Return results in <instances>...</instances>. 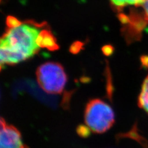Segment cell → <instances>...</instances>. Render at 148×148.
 <instances>
[{
  "instance_id": "obj_1",
  "label": "cell",
  "mask_w": 148,
  "mask_h": 148,
  "mask_svg": "<svg viewBox=\"0 0 148 148\" xmlns=\"http://www.w3.org/2000/svg\"><path fill=\"white\" fill-rule=\"evenodd\" d=\"M42 26L29 21L8 28L1 40V66L16 64L34 56L40 49L36 40Z\"/></svg>"
},
{
  "instance_id": "obj_2",
  "label": "cell",
  "mask_w": 148,
  "mask_h": 148,
  "mask_svg": "<svg viewBox=\"0 0 148 148\" xmlns=\"http://www.w3.org/2000/svg\"><path fill=\"white\" fill-rule=\"evenodd\" d=\"M114 112L110 106L101 99L91 100L85 111V122L91 131L103 133L113 125Z\"/></svg>"
},
{
  "instance_id": "obj_3",
  "label": "cell",
  "mask_w": 148,
  "mask_h": 148,
  "mask_svg": "<svg viewBox=\"0 0 148 148\" xmlns=\"http://www.w3.org/2000/svg\"><path fill=\"white\" fill-rule=\"evenodd\" d=\"M36 77L40 86L49 94H59L67 82V75L61 64L48 62L38 68Z\"/></svg>"
},
{
  "instance_id": "obj_4",
  "label": "cell",
  "mask_w": 148,
  "mask_h": 148,
  "mask_svg": "<svg viewBox=\"0 0 148 148\" xmlns=\"http://www.w3.org/2000/svg\"><path fill=\"white\" fill-rule=\"evenodd\" d=\"M0 148H29L22 142L21 133L11 125H8L4 119H1Z\"/></svg>"
},
{
  "instance_id": "obj_5",
  "label": "cell",
  "mask_w": 148,
  "mask_h": 148,
  "mask_svg": "<svg viewBox=\"0 0 148 148\" xmlns=\"http://www.w3.org/2000/svg\"><path fill=\"white\" fill-rule=\"evenodd\" d=\"M36 43L40 48H46L51 51L59 48L54 35L47 29L41 30L37 38Z\"/></svg>"
},
{
  "instance_id": "obj_6",
  "label": "cell",
  "mask_w": 148,
  "mask_h": 148,
  "mask_svg": "<svg viewBox=\"0 0 148 148\" xmlns=\"http://www.w3.org/2000/svg\"><path fill=\"white\" fill-rule=\"evenodd\" d=\"M138 106L148 114V75L143 83L138 97Z\"/></svg>"
},
{
  "instance_id": "obj_7",
  "label": "cell",
  "mask_w": 148,
  "mask_h": 148,
  "mask_svg": "<svg viewBox=\"0 0 148 148\" xmlns=\"http://www.w3.org/2000/svg\"><path fill=\"white\" fill-rule=\"evenodd\" d=\"M115 8L122 9L128 6H134L136 8L140 6L144 0H110Z\"/></svg>"
},
{
  "instance_id": "obj_8",
  "label": "cell",
  "mask_w": 148,
  "mask_h": 148,
  "mask_svg": "<svg viewBox=\"0 0 148 148\" xmlns=\"http://www.w3.org/2000/svg\"><path fill=\"white\" fill-rule=\"evenodd\" d=\"M139 7L142 9L141 14L144 18L145 21L146 22V24H148V0H144L143 3Z\"/></svg>"
},
{
  "instance_id": "obj_9",
  "label": "cell",
  "mask_w": 148,
  "mask_h": 148,
  "mask_svg": "<svg viewBox=\"0 0 148 148\" xmlns=\"http://www.w3.org/2000/svg\"><path fill=\"white\" fill-rule=\"evenodd\" d=\"M21 22L13 16H8L6 19V24L8 28H12L19 25Z\"/></svg>"
},
{
  "instance_id": "obj_10",
  "label": "cell",
  "mask_w": 148,
  "mask_h": 148,
  "mask_svg": "<svg viewBox=\"0 0 148 148\" xmlns=\"http://www.w3.org/2000/svg\"><path fill=\"white\" fill-rule=\"evenodd\" d=\"M90 130V128L86 127H84L83 125H80L77 128V132L78 135L83 137H86L89 135Z\"/></svg>"
},
{
  "instance_id": "obj_11",
  "label": "cell",
  "mask_w": 148,
  "mask_h": 148,
  "mask_svg": "<svg viewBox=\"0 0 148 148\" xmlns=\"http://www.w3.org/2000/svg\"><path fill=\"white\" fill-rule=\"evenodd\" d=\"M113 52V48L110 46H106L103 48V53L107 56L111 54Z\"/></svg>"
},
{
  "instance_id": "obj_12",
  "label": "cell",
  "mask_w": 148,
  "mask_h": 148,
  "mask_svg": "<svg viewBox=\"0 0 148 148\" xmlns=\"http://www.w3.org/2000/svg\"><path fill=\"white\" fill-rule=\"evenodd\" d=\"M80 45H79V43L77 44V45H74V46H78V48H77V49H78V50L80 49ZM75 49H76V48H71V50H73V53L75 52Z\"/></svg>"
}]
</instances>
